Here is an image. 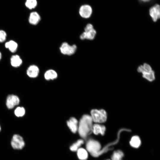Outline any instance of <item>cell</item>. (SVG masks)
<instances>
[{
    "label": "cell",
    "mask_w": 160,
    "mask_h": 160,
    "mask_svg": "<svg viewBox=\"0 0 160 160\" xmlns=\"http://www.w3.org/2000/svg\"><path fill=\"white\" fill-rule=\"evenodd\" d=\"M11 145L12 148L15 149H22L25 146V143L23 138L17 134L14 135L12 137Z\"/></svg>",
    "instance_id": "5"
},
{
    "label": "cell",
    "mask_w": 160,
    "mask_h": 160,
    "mask_svg": "<svg viewBox=\"0 0 160 160\" xmlns=\"http://www.w3.org/2000/svg\"><path fill=\"white\" fill-rule=\"evenodd\" d=\"M96 34V30L93 28L92 29L84 31L80 35V38L81 40L88 39L92 40L95 37Z\"/></svg>",
    "instance_id": "9"
},
{
    "label": "cell",
    "mask_w": 160,
    "mask_h": 160,
    "mask_svg": "<svg viewBox=\"0 0 160 160\" xmlns=\"http://www.w3.org/2000/svg\"><path fill=\"white\" fill-rule=\"evenodd\" d=\"M7 35V33L4 31L0 30V43L3 42L6 40Z\"/></svg>",
    "instance_id": "25"
},
{
    "label": "cell",
    "mask_w": 160,
    "mask_h": 160,
    "mask_svg": "<svg viewBox=\"0 0 160 160\" xmlns=\"http://www.w3.org/2000/svg\"><path fill=\"white\" fill-rule=\"evenodd\" d=\"M5 47L8 49L11 52H15L18 47V44L13 40H10L6 42L5 44Z\"/></svg>",
    "instance_id": "15"
},
{
    "label": "cell",
    "mask_w": 160,
    "mask_h": 160,
    "mask_svg": "<svg viewBox=\"0 0 160 160\" xmlns=\"http://www.w3.org/2000/svg\"><path fill=\"white\" fill-rule=\"evenodd\" d=\"M143 77L149 81H152L155 79V75L154 71L152 70L150 71L142 73Z\"/></svg>",
    "instance_id": "18"
},
{
    "label": "cell",
    "mask_w": 160,
    "mask_h": 160,
    "mask_svg": "<svg viewBox=\"0 0 160 160\" xmlns=\"http://www.w3.org/2000/svg\"><path fill=\"white\" fill-rule=\"evenodd\" d=\"M93 120L90 116L84 115L79 121L78 131L80 136L85 139L92 132Z\"/></svg>",
    "instance_id": "1"
},
{
    "label": "cell",
    "mask_w": 160,
    "mask_h": 160,
    "mask_svg": "<svg viewBox=\"0 0 160 160\" xmlns=\"http://www.w3.org/2000/svg\"><path fill=\"white\" fill-rule=\"evenodd\" d=\"M84 143V141L83 140L79 139L78 140L70 146V150L73 151H76Z\"/></svg>",
    "instance_id": "21"
},
{
    "label": "cell",
    "mask_w": 160,
    "mask_h": 160,
    "mask_svg": "<svg viewBox=\"0 0 160 160\" xmlns=\"http://www.w3.org/2000/svg\"><path fill=\"white\" fill-rule=\"evenodd\" d=\"M130 144L133 147L138 148L141 144V141L139 137L137 136L132 137L130 140Z\"/></svg>",
    "instance_id": "19"
},
{
    "label": "cell",
    "mask_w": 160,
    "mask_h": 160,
    "mask_svg": "<svg viewBox=\"0 0 160 160\" xmlns=\"http://www.w3.org/2000/svg\"><path fill=\"white\" fill-rule=\"evenodd\" d=\"M87 151L94 157H97L101 153V145L97 141L93 139L89 140L86 144Z\"/></svg>",
    "instance_id": "2"
},
{
    "label": "cell",
    "mask_w": 160,
    "mask_h": 160,
    "mask_svg": "<svg viewBox=\"0 0 160 160\" xmlns=\"http://www.w3.org/2000/svg\"><path fill=\"white\" fill-rule=\"evenodd\" d=\"M39 72V68L37 66L35 65H31L28 68L26 73L29 77L35 78L38 76Z\"/></svg>",
    "instance_id": "10"
},
{
    "label": "cell",
    "mask_w": 160,
    "mask_h": 160,
    "mask_svg": "<svg viewBox=\"0 0 160 160\" xmlns=\"http://www.w3.org/2000/svg\"><path fill=\"white\" fill-rule=\"evenodd\" d=\"M92 13V9L88 5H84L81 6L79 10V14L81 17L85 18H89Z\"/></svg>",
    "instance_id": "8"
},
{
    "label": "cell",
    "mask_w": 160,
    "mask_h": 160,
    "mask_svg": "<svg viewBox=\"0 0 160 160\" xmlns=\"http://www.w3.org/2000/svg\"><path fill=\"white\" fill-rule=\"evenodd\" d=\"M1 130V127H0V131Z\"/></svg>",
    "instance_id": "28"
},
{
    "label": "cell",
    "mask_w": 160,
    "mask_h": 160,
    "mask_svg": "<svg viewBox=\"0 0 160 160\" xmlns=\"http://www.w3.org/2000/svg\"><path fill=\"white\" fill-rule=\"evenodd\" d=\"M57 77L56 72L52 69H49L45 72L44 74L45 79L47 80H53L56 79Z\"/></svg>",
    "instance_id": "16"
},
{
    "label": "cell",
    "mask_w": 160,
    "mask_h": 160,
    "mask_svg": "<svg viewBox=\"0 0 160 160\" xmlns=\"http://www.w3.org/2000/svg\"><path fill=\"white\" fill-rule=\"evenodd\" d=\"M105 127L104 125L96 123L93 125L92 132L96 135L100 134L103 135L105 134Z\"/></svg>",
    "instance_id": "12"
},
{
    "label": "cell",
    "mask_w": 160,
    "mask_h": 160,
    "mask_svg": "<svg viewBox=\"0 0 160 160\" xmlns=\"http://www.w3.org/2000/svg\"><path fill=\"white\" fill-rule=\"evenodd\" d=\"M14 113L17 117H22L25 114V110L23 107H18L15 110Z\"/></svg>",
    "instance_id": "24"
},
{
    "label": "cell",
    "mask_w": 160,
    "mask_h": 160,
    "mask_svg": "<svg viewBox=\"0 0 160 160\" xmlns=\"http://www.w3.org/2000/svg\"><path fill=\"white\" fill-rule=\"evenodd\" d=\"M110 160V159H107V160Z\"/></svg>",
    "instance_id": "29"
},
{
    "label": "cell",
    "mask_w": 160,
    "mask_h": 160,
    "mask_svg": "<svg viewBox=\"0 0 160 160\" xmlns=\"http://www.w3.org/2000/svg\"><path fill=\"white\" fill-rule=\"evenodd\" d=\"M37 5L36 0H26L25 3L26 7L30 9L34 8Z\"/></svg>",
    "instance_id": "23"
},
{
    "label": "cell",
    "mask_w": 160,
    "mask_h": 160,
    "mask_svg": "<svg viewBox=\"0 0 160 160\" xmlns=\"http://www.w3.org/2000/svg\"><path fill=\"white\" fill-rule=\"evenodd\" d=\"M124 156L123 153L121 151H114L111 157L112 160H122Z\"/></svg>",
    "instance_id": "22"
},
{
    "label": "cell",
    "mask_w": 160,
    "mask_h": 160,
    "mask_svg": "<svg viewBox=\"0 0 160 160\" xmlns=\"http://www.w3.org/2000/svg\"><path fill=\"white\" fill-rule=\"evenodd\" d=\"M77 151V155L80 160H86L88 157L87 151L83 148H80Z\"/></svg>",
    "instance_id": "17"
},
{
    "label": "cell",
    "mask_w": 160,
    "mask_h": 160,
    "mask_svg": "<svg viewBox=\"0 0 160 160\" xmlns=\"http://www.w3.org/2000/svg\"><path fill=\"white\" fill-rule=\"evenodd\" d=\"M10 63L12 66L14 67H19L22 63V60L18 55H12L10 58Z\"/></svg>",
    "instance_id": "14"
},
{
    "label": "cell",
    "mask_w": 160,
    "mask_h": 160,
    "mask_svg": "<svg viewBox=\"0 0 160 160\" xmlns=\"http://www.w3.org/2000/svg\"><path fill=\"white\" fill-rule=\"evenodd\" d=\"M90 113L93 122L96 123H103L107 120V113L104 109H93L91 111Z\"/></svg>",
    "instance_id": "3"
},
{
    "label": "cell",
    "mask_w": 160,
    "mask_h": 160,
    "mask_svg": "<svg viewBox=\"0 0 160 160\" xmlns=\"http://www.w3.org/2000/svg\"><path fill=\"white\" fill-rule=\"evenodd\" d=\"M41 17L36 12H31L28 21L30 24L33 25H37L40 21Z\"/></svg>",
    "instance_id": "13"
},
{
    "label": "cell",
    "mask_w": 160,
    "mask_h": 160,
    "mask_svg": "<svg viewBox=\"0 0 160 160\" xmlns=\"http://www.w3.org/2000/svg\"><path fill=\"white\" fill-rule=\"evenodd\" d=\"M67 125L73 133H76L78 129V121L77 119L74 117H71L67 122Z\"/></svg>",
    "instance_id": "11"
},
{
    "label": "cell",
    "mask_w": 160,
    "mask_h": 160,
    "mask_svg": "<svg viewBox=\"0 0 160 160\" xmlns=\"http://www.w3.org/2000/svg\"><path fill=\"white\" fill-rule=\"evenodd\" d=\"M152 70L151 66L148 64L144 63L143 65L139 66L137 68L138 72L142 73L145 72L150 71Z\"/></svg>",
    "instance_id": "20"
},
{
    "label": "cell",
    "mask_w": 160,
    "mask_h": 160,
    "mask_svg": "<svg viewBox=\"0 0 160 160\" xmlns=\"http://www.w3.org/2000/svg\"><path fill=\"white\" fill-rule=\"evenodd\" d=\"M1 56H2L1 53L0 52V60L1 58Z\"/></svg>",
    "instance_id": "27"
},
{
    "label": "cell",
    "mask_w": 160,
    "mask_h": 160,
    "mask_svg": "<svg viewBox=\"0 0 160 160\" xmlns=\"http://www.w3.org/2000/svg\"><path fill=\"white\" fill-rule=\"evenodd\" d=\"M77 49V47L75 44L70 45L65 42L63 43L60 47V51L62 54L69 56L74 54Z\"/></svg>",
    "instance_id": "4"
},
{
    "label": "cell",
    "mask_w": 160,
    "mask_h": 160,
    "mask_svg": "<svg viewBox=\"0 0 160 160\" xmlns=\"http://www.w3.org/2000/svg\"><path fill=\"white\" fill-rule=\"evenodd\" d=\"M141 1L143 2H148L151 1V0H140Z\"/></svg>",
    "instance_id": "26"
},
{
    "label": "cell",
    "mask_w": 160,
    "mask_h": 160,
    "mask_svg": "<svg viewBox=\"0 0 160 160\" xmlns=\"http://www.w3.org/2000/svg\"><path fill=\"white\" fill-rule=\"evenodd\" d=\"M149 14L153 20L156 22L160 17V6L156 4L151 7L149 10Z\"/></svg>",
    "instance_id": "7"
},
{
    "label": "cell",
    "mask_w": 160,
    "mask_h": 160,
    "mask_svg": "<svg viewBox=\"0 0 160 160\" xmlns=\"http://www.w3.org/2000/svg\"><path fill=\"white\" fill-rule=\"evenodd\" d=\"M20 99L17 96L14 95H9L6 99V105L9 109H12L19 104Z\"/></svg>",
    "instance_id": "6"
}]
</instances>
